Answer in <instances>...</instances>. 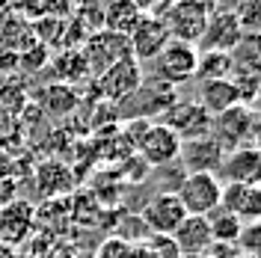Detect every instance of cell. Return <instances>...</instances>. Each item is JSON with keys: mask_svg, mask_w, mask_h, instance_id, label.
<instances>
[{"mask_svg": "<svg viewBox=\"0 0 261 258\" xmlns=\"http://www.w3.org/2000/svg\"><path fill=\"white\" fill-rule=\"evenodd\" d=\"M81 54H83V60H86V65H89V74L98 78L101 71H107L119 60L130 57V45H128V36L110 33L101 27V30L89 33V39L81 45Z\"/></svg>", "mask_w": 261, "mask_h": 258, "instance_id": "5", "label": "cell"}, {"mask_svg": "<svg viewBox=\"0 0 261 258\" xmlns=\"http://www.w3.org/2000/svg\"><path fill=\"white\" fill-rule=\"evenodd\" d=\"M241 3H244V0H220V6H217V9H228V12H234Z\"/></svg>", "mask_w": 261, "mask_h": 258, "instance_id": "30", "label": "cell"}, {"mask_svg": "<svg viewBox=\"0 0 261 258\" xmlns=\"http://www.w3.org/2000/svg\"><path fill=\"white\" fill-rule=\"evenodd\" d=\"M146 243L154 258H181V249L175 246V241L169 235H148Z\"/></svg>", "mask_w": 261, "mask_h": 258, "instance_id": "25", "label": "cell"}, {"mask_svg": "<svg viewBox=\"0 0 261 258\" xmlns=\"http://www.w3.org/2000/svg\"><path fill=\"white\" fill-rule=\"evenodd\" d=\"M181 258H205V255H181Z\"/></svg>", "mask_w": 261, "mask_h": 258, "instance_id": "32", "label": "cell"}, {"mask_svg": "<svg viewBox=\"0 0 261 258\" xmlns=\"http://www.w3.org/2000/svg\"><path fill=\"white\" fill-rule=\"evenodd\" d=\"M92 81H95V92L107 104H125L143 86V63L134 60V57H125Z\"/></svg>", "mask_w": 261, "mask_h": 258, "instance_id": "3", "label": "cell"}, {"mask_svg": "<svg viewBox=\"0 0 261 258\" xmlns=\"http://www.w3.org/2000/svg\"><path fill=\"white\" fill-rule=\"evenodd\" d=\"M151 15L163 21V27L169 33V42H184V45H196L205 33L208 24V9L199 0H169V3H158L151 9Z\"/></svg>", "mask_w": 261, "mask_h": 258, "instance_id": "1", "label": "cell"}, {"mask_svg": "<svg viewBox=\"0 0 261 258\" xmlns=\"http://www.w3.org/2000/svg\"><path fill=\"white\" fill-rule=\"evenodd\" d=\"M50 68H54V74H57L65 86H71V83H83V81H92L89 65H86V60H83L81 48L60 50L57 57H50Z\"/></svg>", "mask_w": 261, "mask_h": 258, "instance_id": "18", "label": "cell"}, {"mask_svg": "<svg viewBox=\"0 0 261 258\" xmlns=\"http://www.w3.org/2000/svg\"><path fill=\"white\" fill-rule=\"evenodd\" d=\"M163 125L172 131L181 143H187V140H199V137L211 134V113L199 101H175L163 113Z\"/></svg>", "mask_w": 261, "mask_h": 258, "instance_id": "6", "label": "cell"}, {"mask_svg": "<svg viewBox=\"0 0 261 258\" xmlns=\"http://www.w3.org/2000/svg\"><path fill=\"white\" fill-rule=\"evenodd\" d=\"M143 15L146 12L140 9L137 0H107L101 6V24H104V30L122 33V36H128Z\"/></svg>", "mask_w": 261, "mask_h": 258, "instance_id": "16", "label": "cell"}, {"mask_svg": "<svg viewBox=\"0 0 261 258\" xmlns=\"http://www.w3.org/2000/svg\"><path fill=\"white\" fill-rule=\"evenodd\" d=\"M234 15L244 36H261V0H244L234 9Z\"/></svg>", "mask_w": 261, "mask_h": 258, "instance_id": "24", "label": "cell"}, {"mask_svg": "<svg viewBox=\"0 0 261 258\" xmlns=\"http://www.w3.org/2000/svg\"><path fill=\"white\" fill-rule=\"evenodd\" d=\"M223 158H226V151L220 148V143L211 134L181 143V151H178V163L184 172H211V175H217Z\"/></svg>", "mask_w": 261, "mask_h": 258, "instance_id": "13", "label": "cell"}, {"mask_svg": "<svg viewBox=\"0 0 261 258\" xmlns=\"http://www.w3.org/2000/svg\"><path fill=\"white\" fill-rule=\"evenodd\" d=\"M18 199V184L12 175H0V208Z\"/></svg>", "mask_w": 261, "mask_h": 258, "instance_id": "26", "label": "cell"}, {"mask_svg": "<svg viewBox=\"0 0 261 258\" xmlns=\"http://www.w3.org/2000/svg\"><path fill=\"white\" fill-rule=\"evenodd\" d=\"M65 3H68V0H18L12 6L27 18H57V15L65 12L63 9Z\"/></svg>", "mask_w": 261, "mask_h": 258, "instance_id": "22", "label": "cell"}, {"mask_svg": "<svg viewBox=\"0 0 261 258\" xmlns=\"http://www.w3.org/2000/svg\"><path fill=\"white\" fill-rule=\"evenodd\" d=\"M241 39H244V30L238 24V15L228 12V9H214V12H208V24H205V33L199 39V50H226V54H231Z\"/></svg>", "mask_w": 261, "mask_h": 258, "instance_id": "10", "label": "cell"}, {"mask_svg": "<svg viewBox=\"0 0 261 258\" xmlns=\"http://www.w3.org/2000/svg\"><path fill=\"white\" fill-rule=\"evenodd\" d=\"M74 107H77V92L71 86H65V83H50L48 89L42 92V110L57 116V119L68 116Z\"/></svg>", "mask_w": 261, "mask_h": 258, "instance_id": "20", "label": "cell"}, {"mask_svg": "<svg viewBox=\"0 0 261 258\" xmlns=\"http://www.w3.org/2000/svg\"><path fill=\"white\" fill-rule=\"evenodd\" d=\"M249 110L252 107L234 104V107H228L223 113L211 116V137L220 143L223 151L246 145V140H249Z\"/></svg>", "mask_w": 261, "mask_h": 258, "instance_id": "11", "label": "cell"}, {"mask_svg": "<svg viewBox=\"0 0 261 258\" xmlns=\"http://www.w3.org/2000/svg\"><path fill=\"white\" fill-rule=\"evenodd\" d=\"M196 63H199V48L196 45H184V42H166V48L151 60V78L178 86L196 78Z\"/></svg>", "mask_w": 261, "mask_h": 258, "instance_id": "4", "label": "cell"}, {"mask_svg": "<svg viewBox=\"0 0 261 258\" xmlns=\"http://www.w3.org/2000/svg\"><path fill=\"white\" fill-rule=\"evenodd\" d=\"M0 258H21V252H18V246H9V243L0 241Z\"/></svg>", "mask_w": 261, "mask_h": 258, "instance_id": "29", "label": "cell"}, {"mask_svg": "<svg viewBox=\"0 0 261 258\" xmlns=\"http://www.w3.org/2000/svg\"><path fill=\"white\" fill-rule=\"evenodd\" d=\"M246 145L261 151V110H249V140Z\"/></svg>", "mask_w": 261, "mask_h": 258, "instance_id": "27", "label": "cell"}, {"mask_svg": "<svg viewBox=\"0 0 261 258\" xmlns=\"http://www.w3.org/2000/svg\"><path fill=\"white\" fill-rule=\"evenodd\" d=\"M128 258H154V255H151L148 243L140 241V243H130V246H128Z\"/></svg>", "mask_w": 261, "mask_h": 258, "instance_id": "28", "label": "cell"}, {"mask_svg": "<svg viewBox=\"0 0 261 258\" xmlns=\"http://www.w3.org/2000/svg\"><path fill=\"white\" fill-rule=\"evenodd\" d=\"M234 60L226 50H199V63H196V78L199 81H217V78H231Z\"/></svg>", "mask_w": 261, "mask_h": 258, "instance_id": "19", "label": "cell"}, {"mask_svg": "<svg viewBox=\"0 0 261 258\" xmlns=\"http://www.w3.org/2000/svg\"><path fill=\"white\" fill-rule=\"evenodd\" d=\"M184 217H187V211H184V205L178 202L175 190H161V193H154L146 202L143 214H140V220H143V226L148 228V235H172Z\"/></svg>", "mask_w": 261, "mask_h": 258, "instance_id": "7", "label": "cell"}, {"mask_svg": "<svg viewBox=\"0 0 261 258\" xmlns=\"http://www.w3.org/2000/svg\"><path fill=\"white\" fill-rule=\"evenodd\" d=\"M166 42H169V33H166V27H163L161 18L151 15V12H146V15L137 21V27L128 33L130 57L140 60V63H143V60L151 63V60L166 48Z\"/></svg>", "mask_w": 261, "mask_h": 258, "instance_id": "12", "label": "cell"}, {"mask_svg": "<svg viewBox=\"0 0 261 258\" xmlns=\"http://www.w3.org/2000/svg\"><path fill=\"white\" fill-rule=\"evenodd\" d=\"M169 238L175 241V246L181 249V255H205L208 246L214 243L208 217H193V214H187Z\"/></svg>", "mask_w": 261, "mask_h": 258, "instance_id": "15", "label": "cell"}, {"mask_svg": "<svg viewBox=\"0 0 261 258\" xmlns=\"http://www.w3.org/2000/svg\"><path fill=\"white\" fill-rule=\"evenodd\" d=\"M217 178L223 184H241V187L261 184V151L252 145H241V148L226 151V158L217 169Z\"/></svg>", "mask_w": 261, "mask_h": 258, "instance_id": "8", "label": "cell"}, {"mask_svg": "<svg viewBox=\"0 0 261 258\" xmlns=\"http://www.w3.org/2000/svg\"><path fill=\"white\" fill-rule=\"evenodd\" d=\"M0 175H9L6 172V151H0Z\"/></svg>", "mask_w": 261, "mask_h": 258, "instance_id": "31", "label": "cell"}, {"mask_svg": "<svg viewBox=\"0 0 261 258\" xmlns=\"http://www.w3.org/2000/svg\"><path fill=\"white\" fill-rule=\"evenodd\" d=\"M178 151H181V140L163 122H151L148 131L143 134L140 145H137V154L143 158L146 166H169V163L178 161Z\"/></svg>", "mask_w": 261, "mask_h": 258, "instance_id": "9", "label": "cell"}, {"mask_svg": "<svg viewBox=\"0 0 261 258\" xmlns=\"http://www.w3.org/2000/svg\"><path fill=\"white\" fill-rule=\"evenodd\" d=\"M220 193H223V181L211 172H184L175 187L178 202L193 217H208L211 211L220 208Z\"/></svg>", "mask_w": 261, "mask_h": 258, "instance_id": "2", "label": "cell"}, {"mask_svg": "<svg viewBox=\"0 0 261 258\" xmlns=\"http://www.w3.org/2000/svg\"><path fill=\"white\" fill-rule=\"evenodd\" d=\"M33 226H36V208L30 202L15 199L0 208V241L3 243H9V246L24 243L33 235Z\"/></svg>", "mask_w": 261, "mask_h": 258, "instance_id": "14", "label": "cell"}, {"mask_svg": "<svg viewBox=\"0 0 261 258\" xmlns=\"http://www.w3.org/2000/svg\"><path fill=\"white\" fill-rule=\"evenodd\" d=\"M208 226H211V241L214 243H238V235H241L244 223H241L234 214L217 208V211L208 214Z\"/></svg>", "mask_w": 261, "mask_h": 258, "instance_id": "21", "label": "cell"}, {"mask_svg": "<svg viewBox=\"0 0 261 258\" xmlns=\"http://www.w3.org/2000/svg\"><path fill=\"white\" fill-rule=\"evenodd\" d=\"M238 258H241V255H238Z\"/></svg>", "mask_w": 261, "mask_h": 258, "instance_id": "33", "label": "cell"}, {"mask_svg": "<svg viewBox=\"0 0 261 258\" xmlns=\"http://www.w3.org/2000/svg\"><path fill=\"white\" fill-rule=\"evenodd\" d=\"M234 246H238V255L241 258H261V220L244 223Z\"/></svg>", "mask_w": 261, "mask_h": 258, "instance_id": "23", "label": "cell"}, {"mask_svg": "<svg viewBox=\"0 0 261 258\" xmlns=\"http://www.w3.org/2000/svg\"><path fill=\"white\" fill-rule=\"evenodd\" d=\"M196 101H199V104H202L211 116L223 113V110L234 107V104H241V101H238V89H234L231 78L202 81V83H199V95H196Z\"/></svg>", "mask_w": 261, "mask_h": 258, "instance_id": "17", "label": "cell"}]
</instances>
